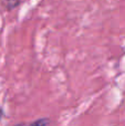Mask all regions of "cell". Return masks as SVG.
Here are the masks:
<instances>
[{
    "label": "cell",
    "mask_w": 125,
    "mask_h": 126,
    "mask_svg": "<svg viewBox=\"0 0 125 126\" xmlns=\"http://www.w3.org/2000/svg\"><path fill=\"white\" fill-rule=\"evenodd\" d=\"M15 126H50V120L49 118H39V120L34 121V122L32 123H29V124H27V123H21V124H17Z\"/></svg>",
    "instance_id": "obj_1"
},
{
    "label": "cell",
    "mask_w": 125,
    "mask_h": 126,
    "mask_svg": "<svg viewBox=\"0 0 125 126\" xmlns=\"http://www.w3.org/2000/svg\"><path fill=\"white\" fill-rule=\"evenodd\" d=\"M20 2H21V0H6L4 4H6V8L8 10H13L19 6Z\"/></svg>",
    "instance_id": "obj_2"
},
{
    "label": "cell",
    "mask_w": 125,
    "mask_h": 126,
    "mask_svg": "<svg viewBox=\"0 0 125 126\" xmlns=\"http://www.w3.org/2000/svg\"><path fill=\"white\" fill-rule=\"evenodd\" d=\"M2 116H3V111H2V110H1V109H0V121H1Z\"/></svg>",
    "instance_id": "obj_3"
}]
</instances>
